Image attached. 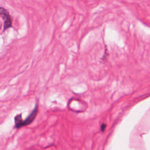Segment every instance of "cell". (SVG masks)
Returning a JSON list of instances; mask_svg holds the SVG:
<instances>
[{
  "mask_svg": "<svg viewBox=\"0 0 150 150\" xmlns=\"http://www.w3.org/2000/svg\"><path fill=\"white\" fill-rule=\"evenodd\" d=\"M0 15L2 17L4 20V30L7 29L12 25V20L11 16L8 12V11L2 7H0Z\"/></svg>",
  "mask_w": 150,
  "mask_h": 150,
  "instance_id": "obj_1",
  "label": "cell"
},
{
  "mask_svg": "<svg viewBox=\"0 0 150 150\" xmlns=\"http://www.w3.org/2000/svg\"><path fill=\"white\" fill-rule=\"evenodd\" d=\"M38 112V104H36L34 109L29 114L25 120H23V127L30 124L35 119Z\"/></svg>",
  "mask_w": 150,
  "mask_h": 150,
  "instance_id": "obj_2",
  "label": "cell"
},
{
  "mask_svg": "<svg viewBox=\"0 0 150 150\" xmlns=\"http://www.w3.org/2000/svg\"><path fill=\"white\" fill-rule=\"evenodd\" d=\"M15 127L16 128H20L23 127V120L22 118V114L16 115L14 118Z\"/></svg>",
  "mask_w": 150,
  "mask_h": 150,
  "instance_id": "obj_3",
  "label": "cell"
}]
</instances>
